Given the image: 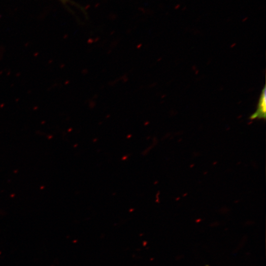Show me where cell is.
Segmentation results:
<instances>
[{"label":"cell","mask_w":266,"mask_h":266,"mask_svg":"<svg viewBox=\"0 0 266 266\" xmlns=\"http://www.w3.org/2000/svg\"><path fill=\"white\" fill-rule=\"evenodd\" d=\"M266 88L265 85L261 94L257 110L250 117V119H266Z\"/></svg>","instance_id":"1"},{"label":"cell","mask_w":266,"mask_h":266,"mask_svg":"<svg viewBox=\"0 0 266 266\" xmlns=\"http://www.w3.org/2000/svg\"><path fill=\"white\" fill-rule=\"evenodd\" d=\"M61 0L63 1H65L66 2L67 0Z\"/></svg>","instance_id":"2"}]
</instances>
